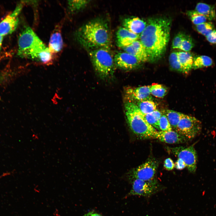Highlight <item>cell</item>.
I'll list each match as a JSON object with an SVG mask.
<instances>
[{
  "mask_svg": "<svg viewBox=\"0 0 216 216\" xmlns=\"http://www.w3.org/2000/svg\"><path fill=\"white\" fill-rule=\"evenodd\" d=\"M90 216H102L100 215L97 213L91 214Z\"/></svg>",
  "mask_w": 216,
  "mask_h": 216,
  "instance_id": "8d00e7d4",
  "label": "cell"
},
{
  "mask_svg": "<svg viewBox=\"0 0 216 216\" xmlns=\"http://www.w3.org/2000/svg\"><path fill=\"white\" fill-rule=\"evenodd\" d=\"M89 55L96 72L101 78L105 79L113 75L115 64L114 57L108 49L99 48L90 50Z\"/></svg>",
  "mask_w": 216,
  "mask_h": 216,
  "instance_id": "5b68a950",
  "label": "cell"
},
{
  "mask_svg": "<svg viewBox=\"0 0 216 216\" xmlns=\"http://www.w3.org/2000/svg\"><path fill=\"white\" fill-rule=\"evenodd\" d=\"M22 7L21 3L19 4L0 22V35L4 37L12 33L16 30L19 23V16Z\"/></svg>",
  "mask_w": 216,
  "mask_h": 216,
  "instance_id": "30bf717a",
  "label": "cell"
},
{
  "mask_svg": "<svg viewBox=\"0 0 216 216\" xmlns=\"http://www.w3.org/2000/svg\"><path fill=\"white\" fill-rule=\"evenodd\" d=\"M63 40L59 29L57 28L55 29L50 38L48 49L52 53L59 52L62 49Z\"/></svg>",
  "mask_w": 216,
  "mask_h": 216,
  "instance_id": "e0dca14e",
  "label": "cell"
},
{
  "mask_svg": "<svg viewBox=\"0 0 216 216\" xmlns=\"http://www.w3.org/2000/svg\"><path fill=\"white\" fill-rule=\"evenodd\" d=\"M140 35L134 34L123 27H120L116 33V43L122 48L127 46L139 39Z\"/></svg>",
  "mask_w": 216,
  "mask_h": 216,
  "instance_id": "4fadbf2b",
  "label": "cell"
},
{
  "mask_svg": "<svg viewBox=\"0 0 216 216\" xmlns=\"http://www.w3.org/2000/svg\"><path fill=\"white\" fill-rule=\"evenodd\" d=\"M114 59L115 65L126 70L134 69L142 63L136 57L125 52L116 53Z\"/></svg>",
  "mask_w": 216,
  "mask_h": 216,
  "instance_id": "7c38bea8",
  "label": "cell"
},
{
  "mask_svg": "<svg viewBox=\"0 0 216 216\" xmlns=\"http://www.w3.org/2000/svg\"><path fill=\"white\" fill-rule=\"evenodd\" d=\"M175 167L177 170H182L186 167L184 162L181 159L178 158L175 164Z\"/></svg>",
  "mask_w": 216,
  "mask_h": 216,
  "instance_id": "e575fe53",
  "label": "cell"
},
{
  "mask_svg": "<svg viewBox=\"0 0 216 216\" xmlns=\"http://www.w3.org/2000/svg\"><path fill=\"white\" fill-rule=\"evenodd\" d=\"M171 21L164 17L149 18L139 40L146 51L148 62H155L165 52L170 37Z\"/></svg>",
  "mask_w": 216,
  "mask_h": 216,
  "instance_id": "6da1fadb",
  "label": "cell"
},
{
  "mask_svg": "<svg viewBox=\"0 0 216 216\" xmlns=\"http://www.w3.org/2000/svg\"><path fill=\"white\" fill-rule=\"evenodd\" d=\"M125 98L126 102L134 103L146 100H152L150 86L137 87H127L125 89Z\"/></svg>",
  "mask_w": 216,
  "mask_h": 216,
  "instance_id": "8fae6325",
  "label": "cell"
},
{
  "mask_svg": "<svg viewBox=\"0 0 216 216\" xmlns=\"http://www.w3.org/2000/svg\"><path fill=\"white\" fill-rule=\"evenodd\" d=\"M160 131H169L172 130V128L166 116L163 114L159 122Z\"/></svg>",
  "mask_w": 216,
  "mask_h": 216,
  "instance_id": "4dcf8cb0",
  "label": "cell"
},
{
  "mask_svg": "<svg viewBox=\"0 0 216 216\" xmlns=\"http://www.w3.org/2000/svg\"><path fill=\"white\" fill-rule=\"evenodd\" d=\"M168 151L182 159L188 171L194 173L196 169L197 155L193 145L187 147H168Z\"/></svg>",
  "mask_w": 216,
  "mask_h": 216,
  "instance_id": "ba28073f",
  "label": "cell"
},
{
  "mask_svg": "<svg viewBox=\"0 0 216 216\" xmlns=\"http://www.w3.org/2000/svg\"><path fill=\"white\" fill-rule=\"evenodd\" d=\"M123 48L124 52L134 56L142 63L148 61L146 50L139 40L134 41L129 45Z\"/></svg>",
  "mask_w": 216,
  "mask_h": 216,
  "instance_id": "9a60e30c",
  "label": "cell"
},
{
  "mask_svg": "<svg viewBox=\"0 0 216 216\" xmlns=\"http://www.w3.org/2000/svg\"><path fill=\"white\" fill-rule=\"evenodd\" d=\"M150 91L151 94L157 98H163L166 94L167 89L163 85L155 84L150 86Z\"/></svg>",
  "mask_w": 216,
  "mask_h": 216,
  "instance_id": "cb8c5ba5",
  "label": "cell"
},
{
  "mask_svg": "<svg viewBox=\"0 0 216 216\" xmlns=\"http://www.w3.org/2000/svg\"><path fill=\"white\" fill-rule=\"evenodd\" d=\"M206 38L209 43L216 44V30L215 29L213 30Z\"/></svg>",
  "mask_w": 216,
  "mask_h": 216,
  "instance_id": "836d02e7",
  "label": "cell"
},
{
  "mask_svg": "<svg viewBox=\"0 0 216 216\" xmlns=\"http://www.w3.org/2000/svg\"><path fill=\"white\" fill-rule=\"evenodd\" d=\"M187 14L192 23L196 25L206 22L207 20V18L195 10L188 11Z\"/></svg>",
  "mask_w": 216,
  "mask_h": 216,
  "instance_id": "484cf974",
  "label": "cell"
},
{
  "mask_svg": "<svg viewBox=\"0 0 216 216\" xmlns=\"http://www.w3.org/2000/svg\"><path fill=\"white\" fill-rule=\"evenodd\" d=\"M162 114L161 112L156 109L150 113L143 114V117L149 124L160 131L159 122Z\"/></svg>",
  "mask_w": 216,
  "mask_h": 216,
  "instance_id": "44dd1931",
  "label": "cell"
},
{
  "mask_svg": "<svg viewBox=\"0 0 216 216\" xmlns=\"http://www.w3.org/2000/svg\"><path fill=\"white\" fill-rule=\"evenodd\" d=\"M158 166V162L155 159H149L133 171L132 177L133 180L139 179L146 181L153 180L155 179Z\"/></svg>",
  "mask_w": 216,
  "mask_h": 216,
  "instance_id": "9c48e42d",
  "label": "cell"
},
{
  "mask_svg": "<svg viewBox=\"0 0 216 216\" xmlns=\"http://www.w3.org/2000/svg\"><path fill=\"white\" fill-rule=\"evenodd\" d=\"M177 55L183 73H187L192 69L194 59L193 56L190 52L184 51L177 52Z\"/></svg>",
  "mask_w": 216,
  "mask_h": 216,
  "instance_id": "ac0fdd59",
  "label": "cell"
},
{
  "mask_svg": "<svg viewBox=\"0 0 216 216\" xmlns=\"http://www.w3.org/2000/svg\"><path fill=\"white\" fill-rule=\"evenodd\" d=\"M186 35L182 32L178 33L174 37L172 44L173 49H179L181 43Z\"/></svg>",
  "mask_w": 216,
  "mask_h": 216,
  "instance_id": "1f68e13d",
  "label": "cell"
},
{
  "mask_svg": "<svg viewBox=\"0 0 216 216\" xmlns=\"http://www.w3.org/2000/svg\"><path fill=\"white\" fill-rule=\"evenodd\" d=\"M47 47L33 30L26 27L19 36L17 55L22 58L38 60L39 54Z\"/></svg>",
  "mask_w": 216,
  "mask_h": 216,
  "instance_id": "277c9868",
  "label": "cell"
},
{
  "mask_svg": "<svg viewBox=\"0 0 216 216\" xmlns=\"http://www.w3.org/2000/svg\"><path fill=\"white\" fill-rule=\"evenodd\" d=\"M163 188L156 179L148 181L135 179L132 182L129 195L149 197Z\"/></svg>",
  "mask_w": 216,
  "mask_h": 216,
  "instance_id": "52a82bcc",
  "label": "cell"
},
{
  "mask_svg": "<svg viewBox=\"0 0 216 216\" xmlns=\"http://www.w3.org/2000/svg\"></svg>",
  "mask_w": 216,
  "mask_h": 216,
  "instance_id": "74e56055",
  "label": "cell"
},
{
  "mask_svg": "<svg viewBox=\"0 0 216 216\" xmlns=\"http://www.w3.org/2000/svg\"><path fill=\"white\" fill-rule=\"evenodd\" d=\"M196 31L200 34L206 37L214 29V26L211 22H206L196 25Z\"/></svg>",
  "mask_w": 216,
  "mask_h": 216,
  "instance_id": "d4e9b609",
  "label": "cell"
},
{
  "mask_svg": "<svg viewBox=\"0 0 216 216\" xmlns=\"http://www.w3.org/2000/svg\"><path fill=\"white\" fill-rule=\"evenodd\" d=\"M52 60V54L50 52L48 47H47L40 54L38 59V61L46 64H50Z\"/></svg>",
  "mask_w": 216,
  "mask_h": 216,
  "instance_id": "f1b7e54d",
  "label": "cell"
},
{
  "mask_svg": "<svg viewBox=\"0 0 216 216\" xmlns=\"http://www.w3.org/2000/svg\"><path fill=\"white\" fill-rule=\"evenodd\" d=\"M86 0H70L68 1V5L70 11L72 13L81 10L88 3Z\"/></svg>",
  "mask_w": 216,
  "mask_h": 216,
  "instance_id": "4316f807",
  "label": "cell"
},
{
  "mask_svg": "<svg viewBox=\"0 0 216 216\" xmlns=\"http://www.w3.org/2000/svg\"><path fill=\"white\" fill-rule=\"evenodd\" d=\"M183 113L171 110L164 111L163 114L167 117L172 128L176 131L177 126Z\"/></svg>",
  "mask_w": 216,
  "mask_h": 216,
  "instance_id": "ffe728a7",
  "label": "cell"
},
{
  "mask_svg": "<svg viewBox=\"0 0 216 216\" xmlns=\"http://www.w3.org/2000/svg\"><path fill=\"white\" fill-rule=\"evenodd\" d=\"M146 26V22L138 17L127 18L122 22V27L131 32L140 35Z\"/></svg>",
  "mask_w": 216,
  "mask_h": 216,
  "instance_id": "2e32d148",
  "label": "cell"
},
{
  "mask_svg": "<svg viewBox=\"0 0 216 216\" xmlns=\"http://www.w3.org/2000/svg\"><path fill=\"white\" fill-rule=\"evenodd\" d=\"M3 39V36L0 35V50L1 48Z\"/></svg>",
  "mask_w": 216,
  "mask_h": 216,
  "instance_id": "d590c367",
  "label": "cell"
},
{
  "mask_svg": "<svg viewBox=\"0 0 216 216\" xmlns=\"http://www.w3.org/2000/svg\"><path fill=\"white\" fill-rule=\"evenodd\" d=\"M212 59L207 56L202 55L194 58L192 69H196L210 66L213 64Z\"/></svg>",
  "mask_w": 216,
  "mask_h": 216,
  "instance_id": "603a6c76",
  "label": "cell"
},
{
  "mask_svg": "<svg viewBox=\"0 0 216 216\" xmlns=\"http://www.w3.org/2000/svg\"><path fill=\"white\" fill-rule=\"evenodd\" d=\"M202 127L201 122L199 120L194 117L183 114L176 131L189 140L200 134Z\"/></svg>",
  "mask_w": 216,
  "mask_h": 216,
  "instance_id": "8992f818",
  "label": "cell"
},
{
  "mask_svg": "<svg viewBox=\"0 0 216 216\" xmlns=\"http://www.w3.org/2000/svg\"><path fill=\"white\" fill-rule=\"evenodd\" d=\"M194 46L192 38L189 36L186 35L181 43L179 49L184 52H189Z\"/></svg>",
  "mask_w": 216,
  "mask_h": 216,
  "instance_id": "f546056e",
  "label": "cell"
},
{
  "mask_svg": "<svg viewBox=\"0 0 216 216\" xmlns=\"http://www.w3.org/2000/svg\"><path fill=\"white\" fill-rule=\"evenodd\" d=\"M124 107L127 122L135 134L141 139H156L158 131L145 120L135 103L125 102Z\"/></svg>",
  "mask_w": 216,
  "mask_h": 216,
  "instance_id": "3957f363",
  "label": "cell"
},
{
  "mask_svg": "<svg viewBox=\"0 0 216 216\" xmlns=\"http://www.w3.org/2000/svg\"><path fill=\"white\" fill-rule=\"evenodd\" d=\"M195 10L204 16L209 21L215 19L216 17L215 7L214 5L202 2L198 3Z\"/></svg>",
  "mask_w": 216,
  "mask_h": 216,
  "instance_id": "d6986e66",
  "label": "cell"
},
{
  "mask_svg": "<svg viewBox=\"0 0 216 216\" xmlns=\"http://www.w3.org/2000/svg\"><path fill=\"white\" fill-rule=\"evenodd\" d=\"M157 139L161 142L169 144H176L184 143L189 140L176 131H159Z\"/></svg>",
  "mask_w": 216,
  "mask_h": 216,
  "instance_id": "5bb4252c",
  "label": "cell"
},
{
  "mask_svg": "<svg viewBox=\"0 0 216 216\" xmlns=\"http://www.w3.org/2000/svg\"><path fill=\"white\" fill-rule=\"evenodd\" d=\"M169 62L171 68L175 71L182 72L183 71L179 63L177 55V52H172L169 57Z\"/></svg>",
  "mask_w": 216,
  "mask_h": 216,
  "instance_id": "83f0119b",
  "label": "cell"
},
{
  "mask_svg": "<svg viewBox=\"0 0 216 216\" xmlns=\"http://www.w3.org/2000/svg\"><path fill=\"white\" fill-rule=\"evenodd\" d=\"M134 103L144 114L150 113L156 110L157 105L152 100L139 101Z\"/></svg>",
  "mask_w": 216,
  "mask_h": 216,
  "instance_id": "7402d4cb",
  "label": "cell"
},
{
  "mask_svg": "<svg viewBox=\"0 0 216 216\" xmlns=\"http://www.w3.org/2000/svg\"><path fill=\"white\" fill-rule=\"evenodd\" d=\"M80 45L92 50L99 48L108 49L111 43V35L107 23L101 19L92 20L84 25L75 33Z\"/></svg>",
  "mask_w": 216,
  "mask_h": 216,
  "instance_id": "7a4b0ae2",
  "label": "cell"
},
{
  "mask_svg": "<svg viewBox=\"0 0 216 216\" xmlns=\"http://www.w3.org/2000/svg\"><path fill=\"white\" fill-rule=\"evenodd\" d=\"M164 166L167 170H171L175 167L173 160L170 158L166 159L164 162Z\"/></svg>",
  "mask_w": 216,
  "mask_h": 216,
  "instance_id": "d6a6232c",
  "label": "cell"
}]
</instances>
